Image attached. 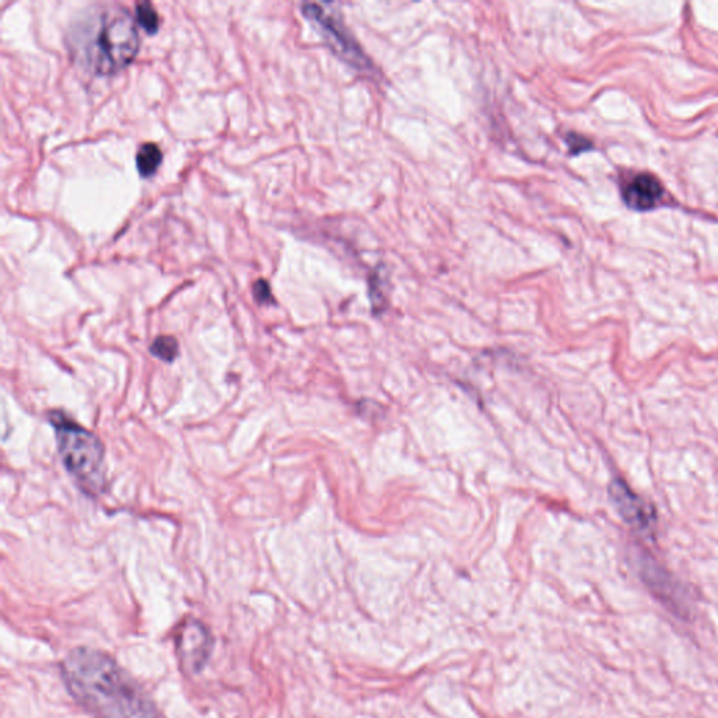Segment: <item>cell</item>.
Listing matches in <instances>:
<instances>
[{
	"label": "cell",
	"mask_w": 718,
	"mask_h": 718,
	"mask_svg": "<svg viewBox=\"0 0 718 718\" xmlns=\"http://www.w3.org/2000/svg\"><path fill=\"white\" fill-rule=\"evenodd\" d=\"M61 672L69 694L96 718H162L142 687L103 651L76 648Z\"/></svg>",
	"instance_id": "1"
},
{
	"label": "cell",
	"mask_w": 718,
	"mask_h": 718,
	"mask_svg": "<svg viewBox=\"0 0 718 718\" xmlns=\"http://www.w3.org/2000/svg\"><path fill=\"white\" fill-rule=\"evenodd\" d=\"M76 65L91 75L111 76L131 65L141 47L135 16L118 5L81 10L66 35Z\"/></svg>",
	"instance_id": "2"
},
{
	"label": "cell",
	"mask_w": 718,
	"mask_h": 718,
	"mask_svg": "<svg viewBox=\"0 0 718 718\" xmlns=\"http://www.w3.org/2000/svg\"><path fill=\"white\" fill-rule=\"evenodd\" d=\"M48 419L55 430L58 452L69 475L86 493H100L106 480L103 442L60 410L51 411Z\"/></svg>",
	"instance_id": "3"
},
{
	"label": "cell",
	"mask_w": 718,
	"mask_h": 718,
	"mask_svg": "<svg viewBox=\"0 0 718 718\" xmlns=\"http://www.w3.org/2000/svg\"><path fill=\"white\" fill-rule=\"evenodd\" d=\"M300 9L303 16L312 23L313 27L317 29L341 60L363 71L371 68V62L363 48L359 47L343 20L328 5L303 4Z\"/></svg>",
	"instance_id": "4"
},
{
	"label": "cell",
	"mask_w": 718,
	"mask_h": 718,
	"mask_svg": "<svg viewBox=\"0 0 718 718\" xmlns=\"http://www.w3.org/2000/svg\"><path fill=\"white\" fill-rule=\"evenodd\" d=\"M213 644L211 631L197 619H188L183 623L182 628H178L175 638L178 658L191 674L203 671L210 659Z\"/></svg>",
	"instance_id": "5"
},
{
	"label": "cell",
	"mask_w": 718,
	"mask_h": 718,
	"mask_svg": "<svg viewBox=\"0 0 718 718\" xmlns=\"http://www.w3.org/2000/svg\"><path fill=\"white\" fill-rule=\"evenodd\" d=\"M609 496L613 505L618 509L619 515L626 524L638 531L651 528V524L656 521L653 506L644 503L640 496L628 487L625 480L615 478L610 483Z\"/></svg>",
	"instance_id": "6"
},
{
	"label": "cell",
	"mask_w": 718,
	"mask_h": 718,
	"mask_svg": "<svg viewBox=\"0 0 718 718\" xmlns=\"http://www.w3.org/2000/svg\"><path fill=\"white\" fill-rule=\"evenodd\" d=\"M664 188L656 175L640 173L621 188L626 205L634 211H650L661 201Z\"/></svg>",
	"instance_id": "7"
},
{
	"label": "cell",
	"mask_w": 718,
	"mask_h": 718,
	"mask_svg": "<svg viewBox=\"0 0 718 718\" xmlns=\"http://www.w3.org/2000/svg\"><path fill=\"white\" fill-rule=\"evenodd\" d=\"M643 577L644 581L650 585L654 592L661 595L662 600L671 603V605H678L674 581H672L671 577L666 575V572L659 569L658 565H653V562L644 565Z\"/></svg>",
	"instance_id": "8"
},
{
	"label": "cell",
	"mask_w": 718,
	"mask_h": 718,
	"mask_svg": "<svg viewBox=\"0 0 718 718\" xmlns=\"http://www.w3.org/2000/svg\"><path fill=\"white\" fill-rule=\"evenodd\" d=\"M137 169L141 177L149 178L156 175L163 162L162 149L154 142H147L137 149Z\"/></svg>",
	"instance_id": "9"
},
{
	"label": "cell",
	"mask_w": 718,
	"mask_h": 718,
	"mask_svg": "<svg viewBox=\"0 0 718 718\" xmlns=\"http://www.w3.org/2000/svg\"><path fill=\"white\" fill-rule=\"evenodd\" d=\"M135 20L149 35L156 34L159 32V13L152 4H147V2L137 4L135 7Z\"/></svg>",
	"instance_id": "10"
},
{
	"label": "cell",
	"mask_w": 718,
	"mask_h": 718,
	"mask_svg": "<svg viewBox=\"0 0 718 718\" xmlns=\"http://www.w3.org/2000/svg\"><path fill=\"white\" fill-rule=\"evenodd\" d=\"M150 353L163 363H173L178 356V343L172 335H160L150 345Z\"/></svg>",
	"instance_id": "11"
},
{
	"label": "cell",
	"mask_w": 718,
	"mask_h": 718,
	"mask_svg": "<svg viewBox=\"0 0 718 718\" xmlns=\"http://www.w3.org/2000/svg\"><path fill=\"white\" fill-rule=\"evenodd\" d=\"M253 297L259 305H269V303H274L271 287H269L266 279H259V281L254 282Z\"/></svg>",
	"instance_id": "12"
},
{
	"label": "cell",
	"mask_w": 718,
	"mask_h": 718,
	"mask_svg": "<svg viewBox=\"0 0 718 718\" xmlns=\"http://www.w3.org/2000/svg\"><path fill=\"white\" fill-rule=\"evenodd\" d=\"M565 141H567V145H569L572 155H580L582 154V152L592 149V144H590V139L581 137V135L569 134L567 137H565Z\"/></svg>",
	"instance_id": "13"
}]
</instances>
